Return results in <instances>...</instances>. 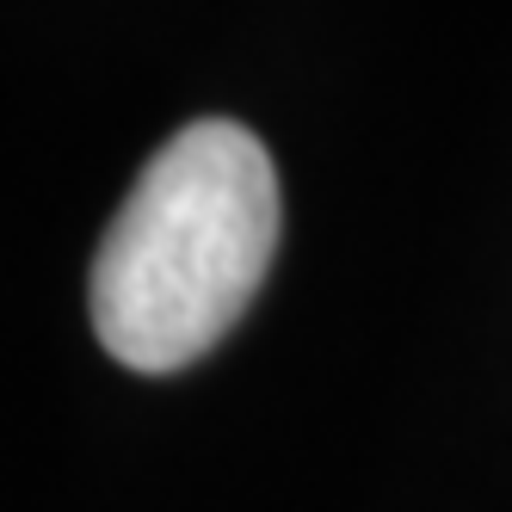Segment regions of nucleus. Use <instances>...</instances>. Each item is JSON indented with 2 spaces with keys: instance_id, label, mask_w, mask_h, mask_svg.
Listing matches in <instances>:
<instances>
[{
  "instance_id": "nucleus-1",
  "label": "nucleus",
  "mask_w": 512,
  "mask_h": 512,
  "mask_svg": "<svg viewBox=\"0 0 512 512\" xmlns=\"http://www.w3.org/2000/svg\"><path fill=\"white\" fill-rule=\"evenodd\" d=\"M278 253V167L235 118L173 130L93 253V334L124 371H186L247 315Z\"/></svg>"
}]
</instances>
